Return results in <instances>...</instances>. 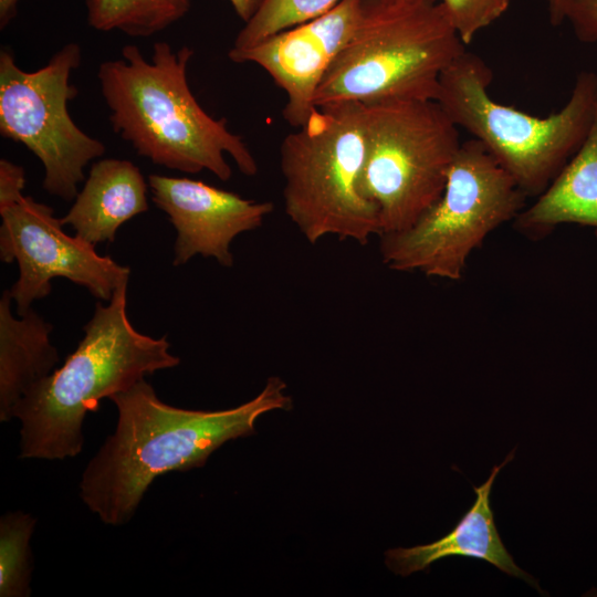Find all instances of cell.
<instances>
[{"mask_svg": "<svg viewBox=\"0 0 597 597\" xmlns=\"http://www.w3.org/2000/svg\"><path fill=\"white\" fill-rule=\"evenodd\" d=\"M364 106L366 156L359 191L378 208L380 234L399 232L443 192L461 145L459 127L436 101Z\"/></svg>", "mask_w": 597, "mask_h": 597, "instance_id": "cell-8", "label": "cell"}, {"mask_svg": "<svg viewBox=\"0 0 597 597\" xmlns=\"http://www.w3.org/2000/svg\"><path fill=\"white\" fill-rule=\"evenodd\" d=\"M85 4L93 29L145 38L184 18L191 0H85Z\"/></svg>", "mask_w": 597, "mask_h": 597, "instance_id": "cell-17", "label": "cell"}, {"mask_svg": "<svg viewBox=\"0 0 597 597\" xmlns=\"http://www.w3.org/2000/svg\"><path fill=\"white\" fill-rule=\"evenodd\" d=\"M493 73L465 51L442 73L436 102L478 139L527 197L541 195L583 144L597 101V74L580 72L567 103L537 117L493 100Z\"/></svg>", "mask_w": 597, "mask_h": 597, "instance_id": "cell-5", "label": "cell"}, {"mask_svg": "<svg viewBox=\"0 0 597 597\" xmlns=\"http://www.w3.org/2000/svg\"><path fill=\"white\" fill-rule=\"evenodd\" d=\"M341 0H263L233 42L243 50L332 10Z\"/></svg>", "mask_w": 597, "mask_h": 597, "instance_id": "cell-19", "label": "cell"}, {"mask_svg": "<svg viewBox=\"0 0 597 597\" xmlns=\"http://www.w3.org/2000/svg\"><path fill=\"white\" fill-rule=\"evenodd\" d=\"M193 55L165 41L147 60L126 44L121 57L100 64L97 78L113 130L153 164L186 174L208 170L222 181L232 176L229 155L245 176L258 174L253 154L226 118H213L198 103L187 80Z\"/></svg>", "mask_w": 597, "mask_h": 597, "instance_id": "cell-2", "label": "cell"}, {"mask_svg": "<svg viewBox=\"0 0 597 597\" xmlns=\"http://www.w3.org/2000/svg\"><path fill=\"white\" fill-rule=\"evenodd\" d=\"M562 224H579L597 239V101L580 147L528 207L514 219L515 229L538 240Z\"/></svg>", "mask_w": 597, "mask_h": 597, "instance_id": "cell-15", "label": "cell"}, {"mask_svg": "<svg viewBox=\"0 0 597 597\" xmlns=\"http://www.w3.org/2000/svg\"><path fill=\"white\" fill-rule=\"evenodd\" d=\"M527 196L475 138L461 143L440 198L411 227L379 235L383 263L458 281L471 253L524 209Z\"/></svg>", "mask_w": 597, "mask_h": 597, "instance_id": "cell-7", "label": "cell"}, {"mask_svg": "<svg viewBox=\"0 0 597 597\" xmlns=\"http://www.w3.org/2000/svg\"><path fill=\"white\" fill-rule=\"evenodd\" d=\"M285 388L270 377L255 398L218 411L168 405L145 379L114 394L108 399L117 409L116 428L86 465L81 499L104 524H126L154 480L203 467L227 441L254 433L261 415L291 409Z\"/></svg>", "mask_w": 597, "mask_h": 597, "instance_id": "cell-1", "label": "cell"}, {"mask_svg": "<svg viewBox=\"0 0 597 597\" xmlns=\"http://www.w3.org/2000/svg\"><path fill=\"white\" fill-rule=\"evenodd\" d=\"M500 2L502 3V6L505 8V10L507 9V7L510 6V2L511 0H500Z\"/></svg>", "mask_w": 597, "mask_h": 597, "instance_id": "cell-26", "label": "cell"}, {"mask_svg": "<svg viewBox=\"0 0 597 597\" xmlns=\"http://www.w3.org/2000/svg\"><path fill=\"white\" fill-rule=\"evenodd\" d=\"M441 3L465 45L506 11L500 0H441Z\"/></svg>", "mask_w": 597, "mask_h": 597, "instance_id": "cell-20", "label": "cell"}, {"mask_svg": "<svg viewBox=\"0 0 597 597\" xmlns=\"http://www.w3.org/2000/svg\"><path fill=\"white\" fill-rule=\"evenodd\" d=\"M35 519L25 512H9L0 520V596L31 595L32 553L30 541Z\"/></svg>", "mask_w": 597, "mask_h": 597, "instance_id": "cell-18", "label": "cell"}, {"mask_svg": "<svg viewBox=\"0 0 597 597\" xmlns=\"http://www.w3.org/2000/svg\"><path fill=\"white\" fill-rule=\"evenodd\" d=\"M20 0H0V29L3 30L15 17Z\"/></svg>", "mask_w": 597, "mask_h": 597, "instance_id": "cell-25", "label": "cell"}, {"mask_svg": "<svg viewBox=\"0 0 597 597\" xmlns=\"http://www.w3.org/2000/svg\"><path fill=\"white\" fill-rule=\"evenodd\" d=\"M81 48L71 42L33 72L13 54L0 51V134L25 146L44 167V190L65 201L78 193L84 168L103 157L104 143L83 132L69 113L77 95L71 73L80 66Z\"/></svg>", "mask_w": 597, "mask_h": 597, "instance_id": "cell-9", "label": "cell"}, {"mask_svg": "<svg viewBox=\"0 0 597 597\" xmlns=\"http://www.w3.org/2000/svg\"><path fill=\"white\" fill-rule=\"evenodd\" d=\"M567 20L580 42L597 41V0H574Z\"/></svg>", "mask_w": 597, "mask_h": 597, "instance_id": "cell-21", "label": "cell"}, {"mask_svg": "<svg viewBox=\"0 0 597 597\" xmlns=\"http://www.w3.org/2000/svg\"><path fill=\"white\" fill-rule=\"evenodd\" d=\"M366 156L365 106L316 107L280 146L284 211L311 244L328 235L367 244L379 237L377 206L362 196Z\"/></svg>", "mask_w": 597, "mask_h": 597, "instance_id": "cell-6", "label": "cell"}, {"mask_svg": "<svg viewBox=\"0 0 597 597\" xmlns=\"http://www.w3.org/2000/svg\"><path fill=\"white\" fill-rule=\"evenodd\" d=\"M574 0H546L549 22L559 25L565 20Z\"/></svg>", "mask_w": 597, "mask_h": 597, "instance_id": "cell-23", "label": "cell"}, {"mask_svg": "<svg viewBox=\"0 0 597 597\" xmlns=\"http://www.w3.org/2000/svg\"><path fill=\"white\" fill-rule=\"evenodd\" d=\"M128 282L107 305L97 302L84 336L64 363L33 385L13 410L20 420L21 459L64 460L83 448V421L100 401L161 369L176 367L167 336L155 338L132 325Z\"/></svg>", "mask_w": 597, "mask_h": 597, "instance_id": "cell-3", "label": "cell"}, {"mask_svg": "<svg viewBox=\"0 0 597 597\" xmlns=\"http://www.w3.org/2000/svg\"><path fill=\"white\" fill-rule=\"evenodd\" d=\"M363 0H341L332 10L311 21L279 32L228 56L235 63H254L285 94L284 121L294 129L303 126L315 106L317 88L352 36L362 14Z\"/></svg>", "mask_w": 597, "mask_h": 597, "instance_id": "cell-11", "label": "cell"}, {"mask_svg": "<svg viewBox=\"0 0 597 597\" xmlns=\"http://www.w3.org/2000/svg\"><path fill=\"white\" fill-rule=\"evenodd\" d=\"M514 453L515 450L511 451L502 463L494 465L484 483L473 486L475 500L472 506L448 534L426 545L388 549L385 553L388 568L397 575L408 576L428 568L439 559L464 556L488 562L506 575L521 578L543 593L537 580L515 564L504 546L490 503L494 480L501 469L513 460Z\"/></svg>", "mask_w": 597, "mask_h": 597, "instance_id": "cell-13", "label": "cell"}, {"mask_svg": "<svg viewBox=\"0 0 597 597\" xmlns=\"http://www.w3.org/2000/svg\"><path fill=\"white\" fill-rule=\"evenodd\" d=\"M10 290L0 298V420L13 418L20 399L38 381L50 375L60 360L50 341L52 324L33 310L15 317Z\"/></svg>", "mask_w": 597, "mask_h": 597, "instance_id": "cell-16", "label": "cell"}, {"mask_svg": "<svg viewBox=\"0 0 597 597\" xmlns=\"http://www.w3.org/2000/svg\"><path fill=\"white\" fill-rule=\"evenodd\" d=\"M148 184L130 160L103 158L92 164L84 186L60 218L75 234L96 245L113 242L118 228L149 208Z\"/></svg>", "mask_w": 597, "mask_h": 597, "instance_id": "cell-14", "label": "cell"}, {"mask_svg": "<svg viewBox=\"0 0 597 597\" xmlns=\"http://www.w3.org/2000/svg\"><path fill=\"white\" fill-rule=\"evenodd\" d=\"M24 186L23 167L2 158L0 160V206L22 196Z\"/></svg>", "mask_w": 597, "mask_h": 597, "instance_id": "cell-22", "label": "cell"}, {"mask_svg": "<svg viewBox=\"0 0 597 597\" xmlns=\"http://www.w3.org/2000/svg\"><path fill=\"white\" fill-rule=\"evenodd\" d=\"M0 216V259L19 266V277L10 289L19 316L51 293L54 277L81 285L106 302L128 282V266L98 254L94 244L78 235L65 233L53 209L32 197L22 195L1 205Z\"/></svg>", "mask_w": 597, "mask_h": 597, "instance_id": "cell-10", "label": "cell"}, {"mask_svg": "<svg viewBox=\"0 0 597 597\" xmlns=\"http://www.w3.org/2000/svg\"><path fill=\"white\" fill-rule=\"evenodd\" d=\"M151 200L177 231L174 265L195 255L233 265L230 247L241 233L255 230L273 211L270 201L245 199L238 193L186 177L148 176Z\"/></svg>", "mask_w": 597, "mask_h": 597, "instance_id": "cell-12", "label": "cell"}, {"mask_svg": "<svg viewBox=\"0 0 597 597\" xmlns=\"http://www.w3.org/2000/svg\"><path fill=\"white\" fill-rule=\"evenodd\" d=\"M437 0H363L359 21L324 75L315 106L436 101L467 49Z\"/></svg>", "mask_w": 597, "mask_h": 597, "instance_id": "cell-4", "label": "cell"}, {"mask_svg": "<svg viewBox=\"0 0 597 597\" xmlns=\"http://www.w3.org/2000/svg\"><path fill=\"white\" fill-rule=\"evenodd\" d=\"M263 0H228L235 14L247 22L256 11Z\"/></svg>", "mask_w": 597, "mask_h": 597, "instance_id": "cell-24", "label": "cell"}]
</instances>
